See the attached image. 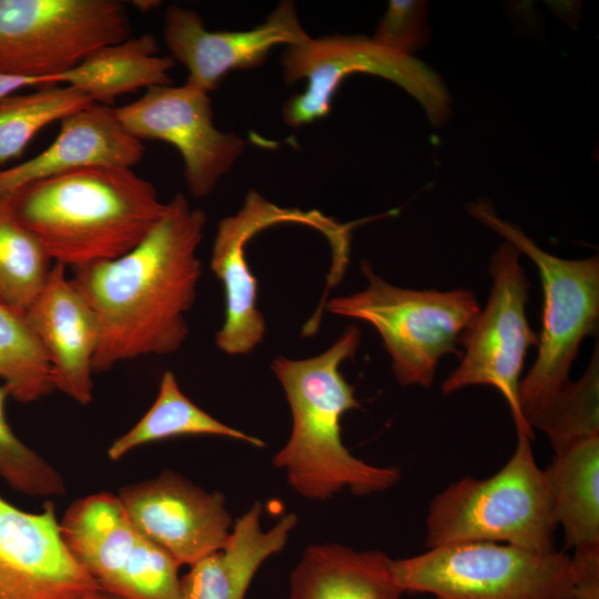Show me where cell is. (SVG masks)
Wrapping results in <instances>:
<instances>
[{
  "mask_svg": "<svg viewBox=\"0 0 599 599\" xmlns=\"http://www.w3.org/2000/svg\"><path fill=\"white\" fill-rule=\"evenodd\" d=\"M261 514L257 501L233 524L220 550L190 566L180 578L179 599H244L261 565L283 550L297 524L296 515L291 512L264 531Z\"/></svg>",
  "mask_w": 599,
  "mask_h": 599,
  "instance_id": "d6986e66",
  "label": "cell"
},
{
  "mask_svg": "<svg viewBox=\"0 0 599 599\" xmlns=\"http://www.w3.org/2000/svg\"><path fill=\"white\" fill-rule=\"evenodd\" d=\"M531 437L517 433L509 460L487 478L464 477L437 494L426 517L429 548L497 542L552 551L557 521Z\"/></svg>",
  "mask_w": 599,
  "mask_h": 599,
  "instance_id": "277c9868",
  "label": "cell"
},
{
  "mask_svg": "<svg viewBox=\"0 0 599 599\" xmlns=\"http://www.w3.org/2000/svg\"><path fill=\"white\" fill-rule=\"evenodd\" d=\"M0 378L10 397L32 403L54 390L52 368L26 315L0 303Z\"/></svg>",
  "mask_w": 599,
  "mask_h": 599,
  "instance_id": "484cf974",
  "label": "cell"
},
{
  "mask_svg": "<svg viewBox=\"0 0 599 599\" xmlns=\"http://www.w3.org/2000/svg\"><path fill=\"white\" fill-rule=\"evenodd\" d=\"M131 31L114 0H0V72L57 84V75Z\"/></svg>",
  "mask_w": 599,
  "mask_h": 599,
  "instance_id": "9c48e42d",
  "label": "cell"
},
{
  "mask_svg": "<svg viewBox=\"0 0 599 599\" xmlns=\"http://www.w3.org/2000/svg\"><path fill=\"white\" fill-rule=\"evenodd\" d=\"M90 104L83 93L64 84L0 100V164L20 158L43 128Z\"/></svg>",
  "mask_w": 599,
  "mask_h": 599,
  "instance_id": "d4e9b609",
  "label": "cell"
},
{
  "mask_svg": "<svg viewBox=\"0 0 599 599\" xmlns=\"http://www.w3.org/2000/svg\"><path fill=\"white\" fill-rule=\"evenodd\" d=\"M393 559L339 544L306 548L290 575L291 599H400Z\"/></svg>",
  "mask_w": 599,
  "mask_h": 599,
  "instance_id": "ffe728a7",
  "label": "cell"
},
{
  "mask_svg": "<svg viewBox=\"0 0 599 599\" xmlns=\"http://www.w3.org/2000/svg\"><path fill=\"white\" fill-rule=\"evenodd\" d=\"M115 111L134 138L163 141L179 151L186 185L196 199L214 191L245 149L242 138L215 126L209 92L187 81L151 88Z\"/></svg>",
  "mask_w": 599,
  "mask_h": 599,
  "instance_id": "7c38bea8",
  "label": "cell"
},
{
  "mask_svg": "<svg viewBox=\"0 0 599 599\" xmlns=\"http://www.w3.org/2000/svg\"><path fill=\"white\" fill-rule=\"evenodd\" d=\"M62 539L99 588L123 599H179L181 567L146 538L119 496L101 491L72 502Z\"/></svg>",
  "mask_w": 599,
  "mask_h": 599,
  "instance_id": "30bf717a",
  "label": "cell"
},
{
  "mask_svg": "<svg viewBox=\"0 0 599 599\" xmlns=\"http://www.w3.org/2000/svg\"><path fill=\"white\" fill-rule=\"evenodd\" d=\"M467 211L525 253L540 275L544 313L539 349L519 384V405L526 422L570 382L569 372L581 342L597 329L599 258L566 260L544 251L518 225L499 217L487 200L469 203Z\"/></svg>",
  "mask_w": 599,
  "mask_h": 599,
  "instance_id": "5b68a950",
  "label": "cell"
},
{
  "mask_svg": "<svg viewBox=\"0 0 599 599\" xmlns=\"http://www.w3.org/2000/svg\"><path fill=\"white\" fill-rule=\"evenodd\" d=\"M598 347L585 374L569 382L542 408L526 418L528 426L542 430L555 451L565 446L599 435V367Z\"/></svg>",
  "mask_w": 599,
  "mask_h": 599,
  "instance_id": "4316f807",
  "label": "cell"
},
{
  "mask_svg": "<svg viewBox=\"0 0 599 599\" xmlns=\"http://www.w3.org/2000/svg\"><path fill=\"white\" fill-rule=\"evenodd\" d=\"M162 33L170 57L187 69L186 81L209 93L226 73L261 65L274 47L309 38L292 1H282L263 23L242 31L209 30L197 12L170 6Z\"/></svg>",
  "mask_w": 599,
  "mask_h": 599,
  "instance_id": "2e32d148",
  "label": "cell"
},
{
  "mask_svg": "<svg viewBox=\"0 0 599 599\" xmlns=\"http://www.w3.org/2000/svg\"><path fill=\"white\" fill-rule=\"evenodd\" d=\"M205 224V213L179 193L128 253L71 268V281L101 326L94 373L143 356L172 354L183 345L186 314L202 274L197 250Z\"/></svg>",
  "mask_w": 599,
  "mask_h": 599,
  "instance_id": "6da1fadb",
  "label": "cell"
},
{
  "mask_svg": "<svg viewBox=\"0 0 599 599\" xmlns=\"http://www.w3.org/2000/svg\"><path fill=\"white\" fill-rule=\"evenodd\" d=\"M57 85L48 79L16 75L0 72V100L14 94L24 88H42Z\"/></svg>",
  "mask_w": 599,
  "mask_h": 599,
  "instance_id": "4dcf8cb0",
  "label": "cell"
},
{
  "mask_svg": "<svg viewBox=\"0 0 599 599\" xmlns=\"http://www.w3.org/2000/svg\"><path fill=\"white\" fill-rule=\"evenodd\" d=\"M281 223H301L318 230L329 243L344 225L318 211L281 207L250 191L236 214L222 219L213 242L210 267L224 290V322L215 344L227 355H246L260 345L266 323L257 307V280L246 261V244L261 231Z\"/></svg>",
  "mask_w": 599,
  "mask_h": 599,
  "instance_id": "4fadbf2b",
  "label": "cell"
},
{
  "mask_svg": "<svg viewBox=\"0 0 599 599\" xmlns=\"http://www.w3.org/2000/svg\"><path fill=\"white\" fill-rule=\"evenodd\" d=\"M133 3H135L134 6L142 11H148L159 4L158 1H134Z\"/></svg>",
  "mask_w": 599,
  "mask_h": 599,
  "instance_id": "1f68e13d",
  "label": "cell"
},
{
  "mask_svg": "<svg viewBox=\"0 0 599 599\" xmlns=\"http://www.w3.org/2000/svg\"><path fill=\"white\" fill-rule=\"evenodd\" d=\"M428 33L425 1L392 0L372 39L385 48L410 55L426 44Z\"/></svg>",
  "mask_w": 599,
  "mask_h": 599,
  "instance_id": "f1b7e54d",
  "label": "cell"
},
{
  "mask_svg": "<svg viewBox=\"0 0 599 599\" xmlns=\"http://www.w3.org/2000/svg\"><path fill=\"white\" fill-rule=\"evenodd\" d=\"M144 151L143 142L125 130L114 108L92 103L61 120L57 138L45 150L0 170V194L82 169H132Z\"/></svg>",
  "mask_w": 599,
  "mask_h": 599,
  "instance_id": "ac0fdd59",
  "label": "cell"
},
{
  "mask_svg": "<svg viewBox=\"0 0 599 599\" xmlns=\"http://www.w3.org/2000/svg\"><path fill=\"white\" fill-rule=\"evenodd\" d=\"M118 496L139 530L180 566L220 550L231 534L224 495L172 470L125 486Z\"/></svg>",
  "mask_w": 599,
  "mask_h": 599,
  "instance_id": "5bb4252c",
  "label": "cell"
},
{
  "mask_svg": "<svg viewBox=\"0 0 599 599\" xmlns=\"http://www.w3.org/2000/svg\"><path fill=\"white\" fill-rule=\"evenodd\" d=\"M493 287L486 306L460 333L464 348L459 365L441 384L444 394L474 385L497 389L507 402L517 433L534 437L519 405V384L530 346L538 345L526 314L529 282L519 252L502 243L490 260Z\"/></svg>",
  "mask_w": 599,
  "mask_h": 599,
  "instance_id": "8fae6325",
  "label": "cell"
},
{
  "mask_svg": "<svg viewBox=\"0 0 599 599\" xmlns=\"http://www.w3.org/2000/svg\"><path fill=\"white\" fill-rule=\"evenodd\" d=\"M0 195L52 260L70 268L128 253L166 209L153 184L132 169L71 171Z\"/></svg>",
  "mask_w": 599,
  "mask_h": 599,
  "instance_id": "7a4b0ae2",
  "label": "cell"
},
{
  "mask_svg": "<svg viewBox=\"0 0 599 599\" xmlns=\"http://www.w3.org/2000/svg\"><path fill=\"white\" fill-rule=\"evenodd\" d=\"M90 599H123V598L118 597V596L112 595V593H109V592L103 591V590L100 589Z\"/></svg>",
  "mask_w": 599,
  "mask_h": 599,
  "instance_id": "d6a6232c",
  "label": "cell"
},
{
  "mask_svg": "<svg viewBox=\"0 0 599 599\" xmlns=\"http://www.w3.org/2000/svg\"><path fill=\"white\" fill-rule=\"evenodd\" d=\"M365 290L332 298L326 309L364 321L379 334L392 359V370L403 386L429 387L439 359L459 355L458 337L478 313L471 291L439 292L395 286L379 277L368 262L362 263Z\"/></svg>",
  "mask_w": 599,
  "mask_h": 599,
  "instance_id": "8992f818",
  "label": "cell"
},
{
  "mask_svg": "<svg viewBox=\"0 0 599 599\" xmlns=\"http://www.w3.org/2000/svg\"><path fill=\"white\" fill-rule=\"evenodd\" d=\"M361 331L351 326L323 353L305 358L278 356L271 368L291 409L292 429L272 463L285 470L291 488L304 498L326 500L344 488L367 496L393 487L396 468L356 458L342 440L343 415L361 404L339 367L353 358Z\"/></svg>",
  "mask_w": 599,
  "mask_h": 599,
  "instance_id": "3957f363",
  "label": "cell"
},
{
  "mask_svg": "<svg viewBox=\"0 0 599 599\" xmlns=\"http://www.w3.org/2000/svg\"><path fill=\"white\" fill-rule=\"evenodd\" d=\"M54 263L0 195V303L24 314L47 284Z\"/></svg>",
  "mask_w": 599,
  "mask_h": 599,
  "instance_id": "cb8c5ba5",
  "label": "cell"
},
{
  "mask_svg": "<svg viewBox=\"0 0 599 599\" xmlns=\"http://www.w3.org/2000/svg\"><path fill=\"white\" fill-rule=\"evenodd\" d=\"M8 397V387L0 385V478L30 497L63 495L65 484L59 471L22 443L10 427L6 416Z\"/></svg>",
  "mask_w": 599,
  "mask_h": 599,
  "instance_id": "83f0119b",
  "label": "cell"
},
{
  "mask_svg": "<svg viewBox=\"0 0 599 599\" xmlns=\"http://www.w3.org/2000/svg\"><path fill=\"white\" fill-rule=\"evenodd\" d=\"M197 435L227 437L255 447L265 446L262 439L231 427L200 408L181 390L174 373L165 370L149 410L130 430L112 443L108 456L118 460L145 444Z\"/></svg>",
  "mask_w": 599,
  "mask_h": 599,
  "instance_id": "603a6c76",
  "label": "cell"
},
{
  "mask_svg": "<svg viewBox=\"0 0 599 599\" xmlns=\"http://www.w3.org/2000/svg\"><path fill=\"white\" fill-rule=\"evenodd\" d=\"M49 357L54 389L81 405L92 400L93 362L101 338L98 316L54 263L47 284L24 313Z\"/></svg>",
  "mask_w": 599,
  "mask_h": 599,
  "instance_id": "e0dca14e",
  "label": "cell"
},
{
  "mask_svg": "<svg viewBox=\"0 0 599 599\" xmlns=\"http://www.w3.org/2000/svg\"><path fill=\"white\" fill-rule=\"evenodd\" d=\"M544 474L566 544L575 550L599 547V435L555 451Z\"/></svg>",
  "mask_w": 599,
  "mask_h": 599,
  "instance_id": "7402d4cb",
  "label": "cell"
},
{
  "mask_svg": "<svg viewBox=\"0 0 599 599\" xmlns=\"http://www.w3.org/2000/svg\"><path fill=\"white\" fill-rule=\"evenodd\" d=\"M285 81H306L305 89L283 106L290 126H301L326 116L343 80L354 73L378 75L393 81L414 97L434 125L450 114V97L441 78L424 62L393 51L363 35L308 38L287 47L282 55Z\"/></svg>",
  "mask_w": 599,
  "mask_h": 599,
  "instance_id": "ba28073f",
  "label": "cell"
},
{
  "mask_svg": "<svg viewBox=\"0 0 599 599\" xmlns=\"http://www.w3.org/2000/svg\"><path fill=\"white\" fill-rule=\"evenodd\" d=\"M158 52L153 34L131 35L95 50L54 80L80 91L92 103L110 106L121 95L171 84L175 61Z\"/></svg>",
  "mask_w": 599,
  "mask_h": 599,
  "instance_id": "44dd1931",
  "label": "cell"
},
{
  "mask_svg": "<svg viewBox=\"0 0 599 599\" xmlns=\"http://www.w3.org/2000/svg\"><path fill=\"white\" fill-rule=\"evenodd\" d=\"M571 599H599V547L575 550Z\"/></svg>",
  "mask_w": 599,
  "mask_h": 599,
  "instance_id": "f546056e",
  "label": "cell"
},
{
  "mask_svg": "<svg viewBox=\"0 0 599 599\" xmlns=\"http://www.w3.org/2000/svg\"><path fill=\"white\" fill-rule=\"evenodd\" d=\"M99 590L67 548L52 501L29 512L0 496V599H90Z\"/></svg>",
  "mask_w": 599,
  "mask_h": 599,
  "instance_id": "9a60e30c",
  "label": "cell"
},
{
  "mask_svg": "<svg viewBox=\"0 0 599 599\" xmlns=\"http://www.w3.org/2000/svg\"><path fill=\"white\" fill-rule=\"evenodd\" d=\"M405 592L434 599H571V557L497 542H461L393 559Z\"/></svg>",
  "mask_w": 599,
  "mask_h": 599,
  "instance_id": "52a82bcc",
  "label": "cell"
}]
</instances>
